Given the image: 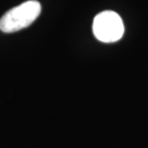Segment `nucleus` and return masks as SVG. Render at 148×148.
<instances>
[{"label": "nucleus", "instance_id": "obj_1", "mask_svg": "<svg viewBox=\"0 0 148 148\" xmlns=\"http://www.w3.org/2000/svg\"><path fill=\"white\" fill-rule=\"evenodd\" d=\"M40 3L29 0L14 7L0 18V30L4 33H14L30 26L40 16Z\"/></svg>", "mask_w": 148, "mask_h": 148}, {"label": "nucleus", "instance_id": "obj_2", "mask_svg": "<svg viewBox=\"0 0 148 148\" xmlns=\"http://www.w3.org/2000/svg\"><path fill=\"white\" fill-rule=\"evenodd\" d=\"M93 35L102 42H114L124 34V24L115 12L104 11L94 17L92 23Z\"/></svg>", "mask_w": 148, "mask_h": 148}]
</instances>
